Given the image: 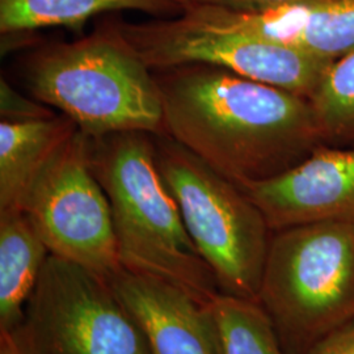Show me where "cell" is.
<instances>
[{"instance_id": "1", "label": "cell", "mask_w": 354, "mask_h": 354, "mask_svg": "<svg viewBox=\"0 0 354 354\" xmlns=\"http://www.w3.org/2000/svg\"><path fill=\"white\" fill-rule=\"evenodd\" d=\"M152 73L165 134L236 185L279 176L324 145L308 97L209 64Z\"/></svg>"}, {"instance_id": "2", "label": "cell", "mask_w": 354, "mask_h": 354, "mask_svg": "<svg viewBox=\"0 0 354 354\" xmlns=\"http://www.w3.org/2000/svg\"><path fill=\"white\" fill-rule=\"evenodd\" d=\"M89 159L111 205L122 266L214 301L221 291L160 175L152 134L124 131L89 138Z\"/></svg>"}, {"instance_id": "3", "label": "cell", "mask_w": 354, "mask_h": 354, "mask_svg": "<svg viewBox=\"0 0 354 354\" xmlns=\"http://www.w3.org/2000/svg\"><path fill=\"white\" fill-rule=\"evenodd\" d=\"M26 80L36 100L59 109L91 140L124 131L165 133L158 82L114 19L87 37L35 51Z\"/></svg>"}, {"instance_id": "4", "label": "cell", "mask_w": 354, "mask_h": 354, "mask_svg": "<svg viewBox=\"0 0 354 354\" xmlns=\"http://www.w3.org/2000/svg\"><path fill=\"white\" fill-rule=\"evenodd\" d=\"M257 304L290 354H307L354 317V221L272 234Z\"/></svg>"}, {"instance_id": "5", "label": "cell", "mask_w": 354, "mask_h": 354, "mask_svg": "<svg viewBox=\"0 0 354 354\" xmlns=\"http://www.w3.org/2000/svg\"><path fill=\"white\" fill-rule=\"evenodd\" d=\"M155 159L185 227L222 294L256 301L273 231L260 209L227 177L165 133Z\"/></svg>"}, {"instance_id": "6", "label": "cell", "mask_w": 354, "mask_h": 354, "mask_svg": "<svg viewBox=\"0 0 354 354\" xmlns=\"http://www.w3.org/2000/svg\"><path fill=\"white\" fill-rule=\"evenodd\" d=\"M13 333L26 354H151L108 279L51 253Z\"/></svg>"}, {"instance_id": "7", "label": "cell", "mask_w": 354, "mask_h": 354, "mask_svg": "<svg viewBox=\"0 0 354 354\" xmlns=\"http://www.w3.org/2000/svg\"><path fill=\"white\" fill-rule=\"evenodd\" d=\"M121 36L151 71L209 64L311 97L332 62L184 16L146 23L114 19Z\"/></svg>"}, {"instance_id": "8", "label": "cell", "mask_w": 354, "mask_h": 354, "mask_svg": "<svg viewBox=\"0 0 354 354\" xmlns=\"http://www.w3.org/2000/svg\"><path fill=\"white\" fill-rule=\"evenodd\" d=\"M23 210L51 254L105 279L122 268L111 205L80 130L39 175Z\"/></svg>"}, {"instance_id": "9", "label": "cell", "mask_w": 354, "mask_h": 354, "mask_svg": "<svg viewBox=\"0 0 354 354\" xmlns=\"http://www.w3.org/2000/svg\"><path fill=\"white\" fill-rule=\"evenodd\" d=\"M238 187L260 209L273 232L354 221V147L320 145L279 176Z\"/></svg>"}, {"instance_id": "10", "label": "cell", "mask_w": 354, "mask_h": 354, "mask_svg": "<svg viewBox=\"0 0 354 354\" xmlns=\"http://www.w3.org/2000/svg\"><path fill=\"white\" fill-rule=\"evenodd\" d=\"M108 282L151 354H222L213 301L169 279L124 266Z\"/></svg>"}, {"instance_id": "11", "label": "cell", "mask_w": 354, "mask_h": 354, "mask_svg": "<svg viewBox=\"0 0 354 354\" xmlns=\"http://www.w3.org/2000/svg\"><path fill=\"white\" fill-rule=\"evenodd\" d=\"M190 21L239 32L333 62L354 51V0H304L263 12L185 7Z\"/></svg>"}, {"instance_id": "12", "label": "cell", "mask_w": 354, "mask_h": 354, "mask_svg": "<svg viewBox=\"0 0 354 354\" xmlns=\"http://www.w3.org/2000/svg\"><path fill=\"white\" fill-rule=\"evenodd\" d=\"M79 129L64 114L0 122V212L20 209L54 156Z\"/></svg>"}, {"instance_id": "13", "label": "cell", "mask_w": 354, "mask_h": 354, "mask_svg": "<svg viewBox=\"0 0 354 354\" xmlns=\"http://www.w3.org/2000/svg\"><path fill=\"white\" fill-rule=\"evenodd\" d=\"M49 254L24 210L0 212V333L21 324Z\"/></svg>"}, {"instance_id": "14", "label": "cell", "mask_w": 354, "mask_h": 354, "mask_svg": "<svg viewBox=\"0 0 354 354\" xmlns=\"http://www.w3.org/2000/svg\"><path fill=\"white\" fill-rule=\"evenodd\" d=\"M140 11L156 17H177L184 12L177 0H0L3 37L42 28H80L102 13Z\"/></svg>"}, {"instance_id": "15", "label": "cell", "mask_w": 354, "mask_h": 354, "mask_svg": "<svg viewBox=\"0 0 354 354\" xmlns=\"http://www.w3.org/2000/svg\"><path fill=\"white\" fill-rule=\"evenodd\" d=\"M213 304L222 354H290L256 301L219 292Z\"/></svg>"}, {"instance_id": "16", "label": "cell", "mask_w": 354, "mask_h": 354, "mask_svg": "<svg viewBox=\"0 0 354 354\" xmlns=\"http://www.w3.org/2000/svg\"><path fill=\"white\" fill-rule=\"evenodd\" d=\"M310 102L323 143L354 147V51L329 64Z\"/></svg>"}, {"instance_id": "17", "label": "cell", "mask_w": 354, "mask_h": 354, "mask_svg": "<svg viewBox=\"0 0 354 354\" xmlns=\"http://www.w3.org/2000/svg\"><path fill=\"white\" fill-rule=\"evenodd\" d=\"M0 114L3 121L13 122L44 120L55 115L44 102L29 100L19 93L6 79L0 80Z\"/></svg>"}, {"instance_id": "18", "label": "cell", "mask_w": 354, "mask_h": 354, "mask_svg": "<svg viewBox=\"0 0 354 354\" xmlns=\"http://www.w3.org/2000/svg\"><path fill=\"white\" fill-rule=\"evenodd\" d=\"M184 7H209L231 12H263L304 0H177Z\"/></svg>"}, {"instance_id": "19", "label": "cell", "mask_w": 354, "mask_h": 354, "mask_svg": "<svg viewBox=\"0 0 354 354\" xmlns=\"http://www.w3.org/2000/svg\"><path fill=\"white\" fill-rule=\"evenodd\" d=\"M307 354H354V317L317 342Z\"/></svg>"}, {"instance_id": "20", "label": "cell", "mask_w": 354, "mask_h": 354, "mask_svg": "<svg viewBox=\"0 0 354 354\" xmlns=\"http://www.w3.org/2000/svg\"><path fill=\"white\" fill-rule=\"evenodd\" d=\"M0 354H26L13 332L0 333Z\"/></svg>"}]
</instances>
